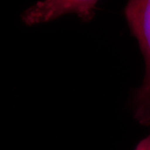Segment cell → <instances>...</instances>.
<instances>
[{
    "instance_id": "6da1fadb",
    "label": "cell",
    "mask_w": 150,
    "mask_h": 150,
    "mask_svg": "<svg viewBox=\"0 0 150 150\" xmlns=\"http://www.w3.org/2000/svg\"><path fill=\"white\" fill-rule=\"evenodd\" d=\"M124 13L131 32L138 40L145 60V76L135 96V116L143 124L150 123V0H132Z\"/></svg>"
},
{
    "instance_id": "7a4b0ae2",
    "label": "cell",
    "mask_w": 150,
    "mask_h": 150,
    "mask_svg": "<svg viewBox=\"0 0 150 150\" xmlns=\"http://www.w3.org/2000/svg\"><path fill=\"white\" fill-rule=\"evenodd\" d=\"M96 4V1L80 0L43 1L37 3L25 11L22 15V19L26 24H36L68 13H76L84 20H88L93 16Z\"/></svg>"
},
{
    "instance_id": "3957f363",
    "label": "cell",
    "mask_w": 150,
    "mask_h": 150,
    "mask_svg": "<svg viewBox=\"0 0 150 150\" xmlns=\"http://www.w3.org/2000/svg\"><path fill=\"white\" fill-rule=\"evenodd\" d=\"M135 150H150V134L137 145Z\"/></svg>"
}]
</instances>
